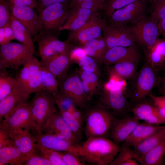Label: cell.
I'll use <instances>...</instances> for the list:
<instances>
[{
	"label": "cell",
	"instance_id": "cell-1",
	"mask_svg": "<svg viewBox=\"0 0 165 165\" xmlns=\"http://www.w3.org/2000/svg\"><path fill=\"white\" fill-rule=\"evenodd\" d=\"M81 158L94 165H110L119 152L121 146L108 137L89 138L81 144Z\"/></svg>",
	"mask_w": 165,
	"mask_h": 165
},
{
	"label": "cell",
	"instance_id": "cell-2",
	"mask_svg": "<svg viewBox=\"0 0 165 165\" xmlns=\"http://www.w3.org/2000/svg\"><path fill=\"white\" fill-rule=\"evenodd\" d=\"M84 131L87 138L108 137L116 116L110 109L98 102L85 111Z\"/></svg>",
	"mask_w": 165,
	"mask_h": 165
},
{
	"label": "cell",
	"instance_id": "cell-3",
	"mask_svg": "<svg viewBox=\"0 0 165 165\" xmlns=\"http://www.w3.org/2000/svg\"><path fill=\"white\" fill-rule=\"evenodd\" d=\"M32 101V134H42L43 128L48 118L57 111L55 99L51 94L42 90L35 93Z\"/></svg>",
	"mask_w": 165,
	"mask_h": 165
},
{
	"label": "cell",
	"instance_id": "cell-4",
	"mask_svg": "<svg viewBox=\"0 0 165 165\" xmlns=\"http://www.w3.org/2000/svg\"><path fill=\"white\" fill-rule=\"evenodd\" d=\"M34 50L22 43L10 42L1 45L0 75H7V68L17 71L33 55Z\"/></svg>",
	"mask_w": 165,
	"mask_h": 165
},
{
	"label": "cell",
	"instance_id": "cell-5",
	"mask_svg": "<svg viewBox=\"0 0 165 165\" xmlns=\"http://www.w3.org/2000/svg\"><path fill=\"white\" fill-rule=\"evenodd\" d=\"M68 5L56 3L46 7L39 13L38 36L42 34L56 35L60 32V28L68 16L69 9Z\"/></svg>",
	"mask_w": 165,
	"mask_h": 165
},
{
	"label": "cell",
	"instance_id": "cell-6",
	"mask_svg": "<svg viewBox=\"0 0 165 165\" xmlns=\"http://www.w3.org/2000/svg\"><path fill=\"white\" fill-rule=\"evenodd\" d=\"M107 22L100 12L94 13L85 25L78 29L70 31L66 40L75 46H82L87 42L101 36Z\"/></svg>",
	"mask_w": 165,
	"mask_h": 165
},
{
	"label": "cell",
	"instance_id": "cell-7",
	"mask_svg": "<svg viewBox=\"0 0 165 165\" xmlns=\"http://www.w3.org/2000/svg\"><path fill=\"white\" fill-rule=\"evenodd\" d=\"M32 100L17 105L0 123V130L8 134L17 130L33 131L31 118Z\"/></svg>",
	"mask_w": 165,
	"mask_h": 165
},
{
	"label": "cell",
	"instance_id": "cell-8",
	"mask_svg": "<svg viewBox=\"0 0 165 165\" xmlns=\"http://www.w3.org/2000/svg\"><path fill=\"white\" fill-rule=\"evenodd\" d=\"M138 43L145 52L150 48L159 38L158 24L150 17L145 16L128 26Z\"/></svg>",
	"mask_w": 165,
	"mask_h": 165
},
{
	"label": "cell",
	"instance_id": "cell-9",
	"mask_svg": "<svg viewBox=\"0 0 165 165\" xmlns=\"http://www.w3.org/2000/svg\"><path fill=\"white\" fill-rule=\"evenodd\" d=\"M59 92L70 97L75 105L85 111L89 107L90 101L85 94L79 76L67 74L59 82Z\"/></svg>",
	"mask_w": 165,
	"mask_h": 165
},
{
	"label": "cell",
	"instance_id": "cell-10",
	"mask_svg": "<svg viewBox=\"0 0 165 165\" xmlns=\"http://www.w3.org/2000/svg\"><path fill=\"white\" fill-rule=\"evenodd\" d=\"M158 70L146 62L134 77L133 96L134 100L141 102L148 96L152 90L159 83Z\"/></svg>",
	"mask_w": 165,
	"mask_h": 165
},
{
	"label": "cell",
	"instance_id": "cell-11",
	"mask_svg": "<svg viewBox=\"0 0 165 165\" xmlns=\"http://www.w3.org/2000/svg\"><path fill=\"white\" fill-rule=\"evenodd\" d=\"M145 0H137L116 10L107 20L108 24L114 25H127L146 16Z\"/></svg>",
	"mask_w": 165,
	"mask_h": 165
},
{
	"label": "cell",
	"instance_id": "cell-12",
	"mask_svg": "<svg viewBox=\"0 0 165 165\" xmlns=\"http://www.w3.org/2000/svg\"><path fill=\"white\" fill-rule=\"evenodd\" d=\"M102 35L108 50L117 46L128 47L136 43L127 25H114L107 22L103 28Z\"/></svg>",
	"mask_w": 165,
	"mask_h": 165
},
{
	"label": "cell",
	"instance_id": "cell-13",
	"mask_svg": "<svg viewBox=\"0 0 165 165\" xmlns=\"http://www.w3.org/2000/svg\"><path fill=\"white\" fill-rule=\"evenodd\" d=\"M37 42L39 54L41 60L64 53L69 52L75 46L66 40L62 41L56 35L42 34L38 35Z\"/></svg>",
	"mask_w": 165,
	"mask_h": 165
},
{
	"label": "cell",
	"instance_id": "cell-14",
	"mask_svg": "<svg viewBox=\"0 0 165 165\" xmlns=\"http://www.w3.org/2000/svg\"><path fill=\"white\" fill-rule=\"evenodd\" d=\"M42 134L54 135L77 145L80 144L82 139L71 130L60 112L57 111L48 118L43 128Z\"/></svg>",
	"mask_w": 165,
	"mask_h": 165
},
{
	"label": "cell",
	"instance_id": "cell-15",
	"mask_svg": "<svg viewBox=\"0 0 165 165\" xmlns=\"http://www.w3.org/2000/svg\"><path fill=\"white\" fill-rule=\"evenodd\" d=\"M36 143L43 147L59 152L73 154L80 157L81 145L75 144L57 137L46 134H33Z\"/></svg>",
	"mask_w": 165,
	"mask_h": 165
},
{
	"label": "cell",
	"instance_id": "cell-16",
	"mask_svg": "<svg viewBox=\"0 0 165 165\" xmlns=\"http://www.w3.org/2000/svg\"><path fill=\"white\" fill-rule=\"evenodd\" d=\"M102 88L99 102L111 110L119 118L125 113L129 106L123 91L108 90Z\"/></svg>",
	"mask_w": 165,
	"mask_h": 165
},
{
	"label": "cell",
	"instance_id": "cell-17",
	"mask_svg": "<svg viewBox=\"0 0 165 165\" xmlns=\"http://www.w3.org/2000/svg\"><path fill=\"white\" fill-rule=\"evenodd\" d=\"M141 54L136 43L128 47L117 46L108 49L103 58V63L108 66L127 61L139 62Z\"/></svg>",
	"mask_w": 165,
	"mask_h": 165
},
{
	"label": "cell",
	"instance_id": "cell-18",
	"mask_svg": "<svg viewBox=\"0 0 165 165\" xmlns=\"http://www.w3.org/2000/svg\"><path fill=\"white\" fill-rule=\"evenodd\" d=\"M140 121L134 116L117 117L114 122L108 137L118 144L125 142L140 123Z\"/></svg>",
	"mask_w": 165,
	"mask_h": 165
},
{
	"label": "cell",
	"instance_id": "cell-19",
	"mask_svg": "<svg viewBox=\"0 0 165 165\" xmlns=\"http://www.w3.org/2000/svg\"><path fill=\"white\" fill-rule=\"evenodd\" d=\"M11 6L12 15L30 32L34 41L38 35V15L33 9L28 6Z\"/></svg>",
	"mask_w": 165,
	"mask_h": 165
},
{
	"label": "cell",
	"instance_id": "cell-20",
	"mask_svg": "<svg viewBox=\"0 0 165 165\" xmlns=\"http://www.w3.org/2000/svg\"><path fill=\"white\" fill-rule=\"evenodd\" d=\"M15 146L24 155L31 158L40 154L36 147V142L33 134L26 129L16 130L8 134Z\"/></svg>",
	"mask_w": 165,
	"mask_h": 165
},
{
	"label": "cell",
	"instance_id": "cell-21",
	"mask_svg": "<svg viewBox=\"0 0 165 165\" xmlns=\"http://www.w3.org/2000/svg\"><path fill=\"white\" fill-rule=\"evenodd\" d=\"M70 52L57 54L40 61L54 75L58 82L67 74L72 63Z\"/></svg>",
	"mask_w": 165,
	"mask_h": 165
},
{
	"label": "cell",
	"instance_id": "cell-22",
	"mask_svg": "<svg viewBox=\"0 0 165 165\" xmlns=\"http://www.w3.org/2000/svg\"><path fill=\"white\" fill-rule=\"evenodd\" d=\"M69 9L67 19L60 28V32L64 30L73 31L78 29L87 23L94 13L88 9L79 7Z\"/></svg>",
	"mask_w": 165,
	"mask_h": 165
},
{
	"label": "cell",
	"instance_id": "cell-23",
	"mask_svg": "<svg viewBox=\"0 0 165 165\" xmlns=\"http://www.w3.org/2000/svg\"><path fill=\"white\" fill-rule=\"evenodd\" d=\"M132 112L134 116L140 120L154 125H165V118L154 105L148 102L139 103L132 109Z\"/></svg>",
	"mask_w": 165,
	"mask_h": 165
},
{
	"label": "cell",
	"instance_id": "cell-24",
	"mask_svg": "<svg viewBox=\"0 0 165 165\" xmlns=\"http://www.w3.org/2000/svg\"><path fill=\"white\" fill-rule=\"evenodd\" d=\"M29 95L24 92L18 84L16 86L8 95L0 101V120L18 104L27 102Z\"/></svg>",
	"mask_w": 165,
	"mask_h": 165
},
{
	"label": "cell",
	"instance_id": "cell-25",
	"mask_svg": "<svg viewBox=\"0 0 165 165\" xmlns=\"http://www.w3.org/2000/svg\"><path fill=\"white\" fill-rule=\"evenodd\" d=\"M165 126L154 125L146 122L140 123L123 143L134 148L138 144Z\"/></svg>",
	"mask_w": 165,
	"mask_h": 165
},
{
	"label": "cell",
	"instance_id": "cell-26",
	"mask_svg": "<svg viewBox=\"0 0 165 165\" xmlns=\"http://www.w3.org/2000/svg\"><path fill=\"white\" fill-rule=\"evenodd\" d=\"M145 53V62L158 71L162 69L165 63V38H159Z\"/></svg>",
	"mask_w": 165,
	"mask_h": 165
},
{
	"label": "cell",
	"instance_id": "cell-27",
	"mask_svg": "<svg viewBox=\"0 0 165 165\" xmlns=\"http://www.w3.org/2000/svg\"><path fill=\"white\" fill-rule=\"evenodd\" d=\"M30 74L24 91L25 93L28 95L42 90L41 62L33 55L30 58Z\"/></svg>",
	"mask_w": 165,
	"mask_h": 165
},
{
	"label": "cell",
	"instance_id": "cell-28",
	"mask_svg": "<svg viewBox=\"0 0 165 165\" xmlns=\"http://www.w3.org/2000/svg\"><path fill=\"white\" fill-rule=\"evenodd\" d=\"M165 139V127L153 133L134 147L137 160L140 163L145 155Z\"/></svg>",
	"mask_w": 165,
	"mask_h": 165
},
{
	"label": "cell",
	"instance_id": "cell-29",
	"mask_svg": "<svg viewBox=\"0 0 165 165\" xmlns=\"http://www.w3.org/2000/svg\"><path fill=\"white\" fill-rule=\"evenodd\" d=\"M82 46L86 55L93 59L97 64L103 63V58L108 49L102 35L87 42Z\"/></svg>",
	"mask_w": 165,
	"mask_h": 165
},
{
	"label": "cell",
	"instance_id": "cell-30",
	"mask_svg": "<svg viewBox=\"0 0 165 165\" xmlns=\"http://www.w3.org/2000/svg\"><path fill=\"white\" fill-rule=\"evenodd\" d=\"M31 157L24 155L15 146L0 148V165H22Z\"/></svg>",
	"mask_w": 165,
	"mask_h": 165
},
{
	"label": "cell",
	"instance_id": "cell-31",
	"mask_svg": "<svg viewBox=\"0 0 165 165\" xmlns=\"http://www.w3.org/2000/svg\"><path fill=\"white\" fill-rule=\"evenodd\" d=\"M15 39L34 50V40L29 30L12 14L9 22Z\"/></svg>",
	"mask_w": 165,
	"mask_h": 165
},
{
	"label": "cell",
	"instance_id": "cell-32",
	"mask_svg": "<svg viewBox=\"0 0 165 165\" xmlns=\"http://www.w3.org/2000/svg\"><path fill=\"white\" fill-rule=\"evenodd\" d=\"M138 61H127L108 66V72L116 74L122 79L126 80L134 78L136 75Z\"/></svg>",
	"mask_w": 165,
	"mask_h": 165
},
{
	"label": "cell",
	"instance_id": "cell-33",
	"mask_svg": "<svg viewBox=\"0 0 165 165\" xmlns=\"http://www.w3.org/2000/svg\"><path fill=\"white\" fill-rule=\"evenodd\" d=\"M165 156V139L145 155L141 161L140 165H161Z\"/></svg>",
	"mask_w": 165,
	"mask_h": 165
},
{
	"label": "cell",
	"instance_id": "cell-34",
	"mask_svg": "<svg viewBox=\"0 0 165 165\" xmlns=\"http://www.w3.org/2000/svg\"><path fill=\"white\" fill-rule=\"evenodd\" d=\"M110 165H139L134 150L123 143L118 153Z\"/></svg>",
	"mask_w": 165,
	"mask_h": 165
},
{
	"label": "cell",
	"instance_id": "cell-35",
	"mask_svg": "<svg viewBox=\"0 0 165 165\" xmlns=\"http://www.w3.org/2000/svg\"><path fill=\"white\" fill-rule=\"evenodd\" d=\"M41 71L42 90L54 97L59 91L58 81L54 75L42 63Z\"/></svg>",
	"mask_w": 165,
	"mask_h": 165
},
{
	"label": "cell",
	"instance_id": "cell-36",
	"mask_svg": "<svg viewBox=\"0 0 165 165\" xmlns=\"http://www.w3.org/2000/svg\"><path fill=\"white\" fill-rule=\"evenodd\" d=\"M137 0H106L102 10L103 16L108 20L116 10Z\"/></svg>",
	"mask_w": 165,
	"mask_h": 165
},
{
	"label": "cell",
	"instance_id": "cell-37",
	"mask_svg": "<svg viewBox=\"0 0 165 165\" xmlns=\"http://www.w3.org/2000/svg\"><path fill=\"white\" fill-rule=\"evenodd\" d=\"M36 147L39 153L49 161L51 165H66L58 151L43 147L36 143Z\"/></svg>",
	"mask_w": 165,
	"mask_h": 165
},
{
	"label": "cell",
	"instance_id": "cell-38",
	"mask_svg": "<svg viewBox=\"0 0 165 165\" xmlns=\"http://www.w3.org/2000/svg\"><path fill=\"white\" fill-rule=\"evenodd\" d=\"M18 84L15 78L8 75L0 76V101L8 95Z\"/></svg>",
	"mask_w": 165,
	"mask_h": 165
},
{
	"label": "cell",
	"instance_id": "cell-39",
	"mask_svg": "<svg viewBox=\"0 0 165 165\" xmlns=\"http://www.w3.org/2000/svg\"><path fill=\"white\" fill-rule=\"evenodd\" d=\"M63 119L71 130L81 138L84 129L82 124L70 112L60 111Z\"/></svg>",
	"mask_w": 165,
	"mask_h": 165
},
{
	"label": "cell",
	"instance_id": "cell-40",
	"mask_svg": "<svg viewBox=\"0 0 165 165\" xmlns=\"http://www.w3.org/2000/svg\"><path fill=\"white\" fill-rule=\"evenodd\" d=\"M55 103L60 111H67L70 113L77 107L69 97L59 92L54 97Z\"/></svg>",
	"mask_w": 165,
	"mask_h": 165
},
{
	"label": "cell",
	"instance_id": "cell-41",
	"mask_svg": "<svg viewBox=\"0 0 165 165\" xmlns=\"http://www.w3.org/2000/svg\"><path fill=\"white\" fill-rule=\"evenodd\" d=\"M30 58L23 65V67L16 75L15 78L17 81L19 86L24 92L28 82L30 74Z\"/></svg>",
	"mask_w": 165,
	"mask_h": 165
},
{
	"label": "cell",
	"instance_id": "cell-42",
	"mask_svg": "<svg viewBox=\"0 0 165 165\" xmlns=\"http://www.w3.org/2000/svg\"><path fill=\"white\" fill-rule=\"evenodd\" d=\"M79 75L82 80L85 81L92 85L97 91L102 89V86L99 79V76L96 74L90 72L80 69Z\"/></svg>",
	"mask_w": 165,
	"mask_h": 165
},
{
	"label": "cell",
	"instance_id": "cell-43",
	"mask_svg": "<svg viewBox=\"0 0 165 165\" xmlns=\"http://www.w3.org/2000/svg\"><path fill=\"white\" fill-rule=\"evenodd\" d=\"M11 15V6L8 0H0V28L9 23Z\"/></svg>",
	"mask_w": 165,
	"mask_h": 165
},
{
	"label": "cell",
	"instance_id": "cell-44",
	"mask_svg": "<svg viewBox=\"0 0 165 165\" xmlns=\"http://www.w3.org/2000/svg\"><path fill=\"white\" fill-rule=\"evenodd\" d=\"M77 63L82 70L94 73L99 76L100 72L97 64L91 57L86 55L81 58Z\"/></svg>",
	"mask_w": 165,
	"mask_h": 165
},
{
	"label": "cell",
	"instance_id": "cell-45",
	"mask_svg": "<svg viewBox=\"0 0 165 165\" xmlns=\"http://www.w3.org/2000/svg\"><path fill=\"white\" fill-rule=\"evenodd\" d=\"M150 17L157 24L165 18V0H159L153 6Z\"/></svg>",
	"mask_w": 165,
	"mask_h": 165
},
{
	"label": "cell",
	"instance_id": "cell-46",
	"mask_svg": "<svg viewBox=\"0 0 165 165\" xmlns=\"http://www.w3.org/2000/svg\"><path fill=\"white\" fill-rule=\"evenodd\" d=\"M66 165H83L86 162L80 157L73 154L65 152L58 151Z\"/></svg>",
	"mask_w": 165,
	"mask_h": 165
},
{
	"label": "cell",
	"instance_id": "cell-47",
	"mask_svg": "<svg viewBox=\"0 0 165 165\" xmlns=\"http://www.w3.org/2000/svg\"><path fill=\"white\" fill-rule=\"evenodd\" d=\"M14 39H15L14 33L9 23L0 28V46L9 43Z\"/></svg>",
	"mask_w": 165,
	"mask_h": 165
},
{
	"label": "cell",
	"instance_id": "cell-48",
	"mask_svg": "<svg viewBox=\"0 0 165 165\" xmlns=\"http://www.w3.org/2000/svg\"><path fill=\"white\" fill-rule=\"evenodd\" d=\"M79 7L86 9L94 13L100 12L102 11L103 7L98 0H87L73 7Z\"/></svg>",
	"mask_w": 165,
	"mask_h": 165
},
{
	"label": "cell",
	"instance_id": "cell-49",
	"mask_svg": "<svg viewBox=\"0 0 165 165\" xmlns=\"http://www.w3.org/2000/svg\"><path fill=\"white\" fill-rule=\"evenodd\" d=\"M72 0H37L36 9L39 13L50 6L57 3H62L68 5Z\"/></svg>",
	"mask_w": 165,
	"mask_h": 165
},
{
	"label": "cell",
	"instance_id": "cell-50",
	"mask_svg": "<svg viewBox=\"0 0 165 165\" xmlns=\"http://www.w3.org/2000/svg\"><path fill=\"white\" fill-rule=\"evenodd\" d=\"M25 165H51L49 161L40 154L35 155L29 159Z\"/></svg>",
	"mask_w": 165,
	"mask_h": 165
},
{
	"label": "cell",
	"instance_id": "cell-51",
	"mask_svg": "<svg viewBox=\"0 0 165 165\" xmlns=\"http://www.w3.org/2000/svg\"><path fill=\"white\" fill-rule=\"evenodd\" d=\"M86 55L82 46H76L70 52V56L72 62H77L82 58Z\"/></svg>",
	"mask_w": 165,
	"mask_h": 165
},
{
	"label": "cell",
	"instance_id": "cell-52",
	"mask_svg": "<svg viewBox=\"0 0 165 165\" xmlns=\"http://www.w3.org/2000/svg\"><path fill=\"white\" fill-rule=\"evenodd\" d=\"M10 5L16 6H28L36 8L37 0H8Z\"/></svg>",
	"mask_w": 165,
	"mask_h": 165
},
{
	"label": "cell",
	"instance_id": "cell-53",
	"mask_svg": "<svg viewBox=\"0 0 165 165\" xmlns=\"http://www.w3.org/2000/svg\"><path fill=\"white\" fill-rule=\"evenodd\" d=\"M15 146L8 134L0 130V148L4 147Z\"/></svg>",
	"mask_w": 165,
	"mask_h": 165
},
{
	"label": "cell",
	"instance_id": "cell-54",
	"mask_svg": "<svg viewBox=\"0 0 165 165\" xmlns=\"http://www.w3.org/2000/svg\"><path fill=\"white\" fill-rule=\"evenodd\" d=\"M148 96L152 100L154 105L156 107L165 108V95L156 96L151 93Z\"/></svg>",
	"mask_w": 165,
	"mask_h": 165
},
{
	"label": "cell",
	"instance_id": "cell-55",
	"mask_svg": "<svg viewBox=\"0 0 165 165\" xmlns=\"http://www.w3.org/2000/svg\"><path fill=\"white\" fill-rule=\"evenodd\" d=\"M71 113L83 125L85 118L84 113L82 110L77 107H75Z\"/></svg>",
	"mask_w": 165,
	"mask_h": 165
},
{
	"label": "cell",
	"instance_id": "cell-56",
	"mask_svg": "<svg viewBox=\"0 0 165 165\" xmlns=\"http://www.w3.org/2000/svg\"><path fill=\"white\" fill-rule=\"evenodd\" d=\"M160 35L165 38V18L160 20L158 24Z\"/></svg>",
	"mask_w": 165,
	"mask_h": 165
},
{
	"label": "cell",
	"instance_id": "cell-57",
	"mask_svg": "<svg viewBox=\"0 0 165 165\" xmlns=\"http://www.w3.org/2000/svg\"><path fill=\"white\" fill-rule=\"evenodd\" d=\"M87 0H72L68 5L69 8H71L81 2Z\"/></svg>",
	"mask_w": 165,
	"mask_h": 165
},
{
	"label": "cell",
	"instance_id": "cell-58",
	"mask_svg": "<svg viewBox=\"0 0 165 165\" xmlns=\"http://www.w3.org/2000/svg\"><path fill=\"white\" fill-rule=\"evenodd\" d=\"M161 90L162 93L165 95V75L160 80Z\"/></svg>",
	"mask_w": 165,
	"mask_h": 165
},
{
	"label": "cell",
	"instance_id": "cell-59",
	"mask_svg": "<svg viewBox=\"0 0 165 165\" xmlns=\"http://www.w3.org/2000/svg\"><path fill=\"white\" fill-rule=\"evenodd\" d=\"M149 2L153 6L159 0H145Z\"/></svg>",
	"mask_w": 165,
	"mask_h": 165
},
{
	"label": "cell",
	"instance_id": "cell-60",
	"mask_svg": "<svg viewBox=\"0 0 165 165\" xmlns=\"http://www.w3.org/2000/svg\"><path fill=\"white\" fill-rule=\"evenodd\" d=\"M106 0H98L100 4L102 6V7L103 4Z\"/></svg>",
	"mask_w": 165,
	"mask_h": 165
},
{
	"label": "cell",
	"instance_id": "cell-61",
	"mask_svg": "<svg viewBox=\"0 0 165 165\" xmlns=\"http://www.w3.org/2000/svg\"><path fill=\"white\" fill-rule=\"evenodd\" d=\"M162 69L165 71V63Z\"/></svg>",
	"mask_w": 165,
	"mask_h": 165
}]
</instances>
